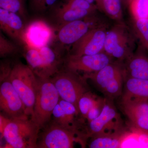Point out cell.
I'll return each instance as SVG.
<instances>
[{
	"label": "cell",
	"mask_w": 148,
	"mask_h": 148,
	"mask_svg": "<svg viewBox=\"0 0 148 148\" xmlns=\"http://www.w3.org/2000/svg\"><path fill=\"white\" fill-rule=\"evenodd\" d=\"M86 80H91L102 93L109 99L121 96L123 91L126 72L122 61H113L95 73L84 74Z\"/></svg>",
	"instance_id": "cell-1"
},
{
	"label": "cell",
	"mask_w": 148,
	"mask_h": 148,
	"mask_svg": "<svg viewBox=\"0 0 148 148\" xmlns=\"http://www.w3.org/2000/svg\"><path fill=\"white\" fill-rule=\"evenodd\" d=\"M9 79L24 103L26 114L32 116L36 101L38 77L29 66L18 63L12 68Z\"/></svg>",
	"instance_id": "cell-2"
},
{
	"label": "cell",
	"mask_w": 148,
	"mask_h": 148,
	"mask_svg": "<svg viewBox=\"0 0 148 148\" xmlns=\"http://www.w3.org/2000/svg\"><path fill=\"white\" fill-rule=\"evenodd\" d=\"M38 79L36 101L31 119L40 129L50 121L53 109L60 98L50 78L38 77Z\"/></svg>",
	"instance_id": "cell-3"
},
{
	"label": "cell",
	"mask_w": 148,
	"mask_h": 148,
	"mask_svg": "<svg viewBox=\"0 0 148 148\" xmlns=\"http://www.w3.org/2000/svg\"><path fill=\"white\" fill-rule=\"evenodd\" d=\"M136 39L125 23H116L106 34L104 52L113 58L124 61L134 53Z\"/></svg>",
	"instance_id": "cell-4"
},
{
	"label": "cell",
	"mask_w": 148,
	"mask_h": 148,
	"mask_svg": "<svg viewBox=\"0 0 148 148\" xmlns=\"http://www.w3.org/2000/svg\"><path fill=\"white\" fill-rule=\"evenodd\" d=\"M39 128L28 117L10 118L2 134L10 148H38Z\"/></svg>",
	"instance_id": "cell-5"
},
{
	"label": "cell",
	"mask_w": 148,
	"mask_h": 148,
	"mask_svg": "<svg viewBox=\"0 0 148 148\" xmlns=\"http://www.w3.org/2000/svg\"><path fill=\"white\" fill-rule=\"evenodd\" d=\"M79 130L61 126L54 121L47 125L38 136L37 146L39 148H72L75 143L83 146L86 139V135Z\"/></svg>",
	"instance_id": "cell-6"
},
{
	"label": "cell",
	"mask_w": 148,
	"mask_h": 148,
	"mask_svg": "<svg viewBox=\"0 0 148 148\" xmlns=\"http://www.w3.org/2000/svg\"><path fill=\"white\" fill-rule=\"evenodd\" d=\"M50 78L60 98L73 104L78 110V103L80 98L88 91L85 86L86 80L78 74L67 70L59 71Z\"/></svg>",
	"instance_id": "cell-7"
},
{
	"label": "cell",
	"mask_w": 148,
	"mask_h": 148,
	"mask_svg": "<svg viewBox=\"0 0 148 148\" xmlns=\"http://www.w3.org/2000/svg\"><path fill=\"white\" fill-rule=\"evenodd\" d=\"M88 123L87 139L95 135L120 132L125 127L111 99L108 98H105L103 110L99 116Z\"/></svg>",
	"instance_id": "cell-8"
},
{
	"label": "cell",
	"mask_w": 148,
	"mask_h": 148,
	"mask_svg": "<svg viewBox=\"0 0 148 148\" xmlns=\"http://www.w3.org/2000/svg\"><path fill=\"white\" fill-rule=\"evenodd\" d=\"M113 58L105 52L93 55L69 54L64 60V64L68 71L77 74L79 72L89 74L98 71L113 62Z\"/></svg>",
	"instance_id": "cell-9"
},
{
	"label": "cell",
	"mask_w": 148,
	"mask_h": 148,
	"mask_svg": "<svg viewBox=\"0 0 148 148\" xmlns=\"http://www.w3.org/2000/svg\"><path fill=\"white\" fill-rule=\"evenodd\" d=\"M107 32L106 24L90 29L71 45L69 54L75 56L93 55L104 52Z\"/></svg>",
	"instance_id": "cell-10"
},
{
	"label": "cell",
	"mask_w": 148,
	"mask_h": 148,
	"mask_svg": "<svg viewBox=\"0 0 148 148\" xmlns=\"http://www.w3.org/2000/svg\"><path fill=\"white\" fill-rule=\"evenodd\" d=\"M105 24L100 23L96 14L87 18L66 23L60 26L57 39L64 45H72L90 29Z\"/></svg>",
	"instance_id": "cell-11"
},
{
	"label": "cell",
	"mask_w": 148,
	"mask_h": 148,
	"mask_svg": "<svg viewBox=\"0 0 148 148\" xmlns=\"http://www.w3.org/2000/svg\"><path fill=\"white\" fill-rule=\"evenodd\" d=\"M0 108L12 119L28 116L24 103L11 83L9 76L1 79Z\"/></svg>",
	"instance_id": "cell-12"
},
{
	"label": "cell",
	"mask_w": 148,
	"mask_h": 148,
	"mask_svg": "<svg viewBox=\"0 0 148 148\" xmlns=\"http://www.w3.org/2000/svg\"><path fill=\"white\" fill-rule=\"evenodd\" d=\"M122 111L129 122L135 127L148 130V100L121 97Z\"/></svg>",
	"instance_id": "cell-13"
},
{
	"label": "cell",
	"mask_w": 148,
	"mask_h": 148,
	"mask_svg": "<svg viewBox=\"0 0 148 148\" xmlns=\"http://www.w3.org/2000/svg\"><path fill=\"white\" fill-rule=\"evenodd\" d=\"M21 16L17 14L0 8V27L13 39L23 43L25 27Z\"/></svg>",
	"instance_id": "cell-14"
},
{
	"label": "cell",
	"mask_w": 148,
	"mask_h": 148,
	"mask_svg": "<svg viewBox=\"0 0 148 148\" xmlns=\"http://www.w3.org/2000/svg\"><path fill=\"white\" fill-rule=\"evenodd\" d=\"M141 45L129 58L125 61L126 77L148 79V57Z\"/></svg>",
	"instance_id": "cell-15"
},
{
	"label": "cell",
	"mask_w": 148,
	"mask_h": 148,
	"mask_svg": "<svg viewBox=\"0 0 148 148\" xmlns=\"http://www.w3.org/2000/svg\"><path fill=\"white\" fill-rule=\"evenodd\" d=\"M45 23L36 21L25 28L23 43L31 47L40 48L48 45L51 40L52 32Z\"/></svg>",
	"instance_id": "cell-16"
},
{
	"label": "cell",
	"mask_w": 148,
	"mask_h": 148,
	"mask_svg": "<svg viewBox=\"0 0 148 148\" xmlns=\"http://www.w3.org/2000/svg\"><path fill=\"white\" fill-rule=\"evenodd\" d=\"M120 148H148V130L129 122L122 134Z\"/></svg>",
	"instance_id": "cell-17"
},
{
	"label": "cell",
	"mask_w": 148,
	"mask_h": 148,
	"mask_svg": "<svg viewBox=\"0 0 148 148\" xmlns=\"http://www.w3.org/2000/svg\"><path fill=\"white\" fill-rule=\"evenodd\" d=\"M121 97L148 100V79L126 77Z\"/></svg>",
	"instance_id": "cell-18"
},
{
	"label": "cell",
	"mask_w": 148,
	"mask_h": 148,
	"mask_svg": "<svg viewBox=\"0 0 148 148\" xmlns=\"http://www.w3.org/2000/svg\"><path fill=\"white\" fill-rule=\"evenodd\" d=\"M96 12L86 10L62 8L57 6L56 18L61 26L69 22L87 18L96 14Z\"/></svg>",
	"instance_id": "cell-19"
},
{
	"label": "cell",
	"mask_w": 148,
	"mask_h": 148,
	"mask_svg": "<svg viewBox=\"0 0 148 148\" xmlns=\"http://www.w3.org/2000/svg\"><path fill=\"white\" fill-rule=\"evenodd\" d=\"M103 134L92 136L88 143L90 148H119L122 132Z\"/></svg>",
	"instance_id": "cell-20"
},
{
	"label": "cell",
	"mask_w": 148,
	"mask_h": 148,
	"mask_svg": "<svg viewBox=\"0 0 148 148\" xmlns=\"http://www.w3.org/2000/svg\"><path fill=\"white\" fill-rule=\"evenodd\" d=\"M131 31L140 42V45L148 52V19H135L131 18Z\"/></svg>",
	"instance_id": "cell-21"
},
{
	"label": "cell",
	"mask_w": 148,
	"mask_h": 148,
	"mask_svg": "<svg viewBox=\"0 0 148 148\" xmlns=\"http://www.w3.org/2000/svg\"><path fill=\"white\" fill-rule=\"evenodd\" d=\"M121 0H102L101 11L116 23H124Z\"/></svg>",
	"instance_id": "cell-22"
},
{
	"label": "cell",
	"mask_w": 148,
	"mask_h": 148,
	"mask_svg": "<svg viewBox=\"0 0 148 148\" xmlns=\"http://www.w3.org/2000/svg\"><path fill=\"white\" fill-rule=\"evenodd\" d=\"M101 98L89 91L85 92L81 96L78 103V108L83 119H86L88 112Z\"/></svg>",
	"instance_id": "cell-23"
},
{
	"label": "cell",
	"mask_w": 148,
	"mask_h": 148,
	"mask_svg": "<svg viewBox=\"0 0 148 148\" xmlns=\"http://www.w3.org/2000/svg\"><path fill=\"white\" fill-rule=\"evenodd\" d=\"M27 0H0V8L18 14L23 19L26 18Z\"/></svg>",
	"instance_id": "cell-24"
},
{
	"label": "cell",
	"mask_w": 148,
	"mask_h": 148,
	"mask_svg": "<svg viewBox=\"0 0 148 148\" xmlns=\"http://www.w3.org/2000/svg\"><path fill=\"white\" fill-rule=\"evenodd\" d=\"M128 7L131 18L148 19V0H133Z\"/></svg>",
	"instance_id": "cell-25"
},
{
	"label": "cell",
	"mask_w": 148,
	"mask_h": 148,
	"mask_svg": "<svg viewBox=\"0 0 148 148\" xmlns=\"http://www.w3.org/2000/svg\"><path fill=\"white\" fill-rule=\"evenodd\" d=\"M58 6L64 8L86 10L91 11L99 10L96 5L90 3L86 0H63Z\"/></svg>",
	"instance_id": "cell-26"
},
{
	"label": "cell",
	"mask_w": 148,
	"mask_h": 148,
	"mask_svg": "<svg viewBox=\"0 0 148 148\" xmlns=\"http://www.w3.org/2000/svg\"><path fill=\"white\" fill-rule=\"evenodd\" d=\"M18 48L14 44L7 39L0 32V56L5 57L16 52Z\"/></svg>",
	"instance_id": "cell-27"
},
{
	"label": "cell",
	"mask_w": 148,
	"mask_h": 148,
	"mask_svg": "<svg viewBox=\"0 0 148 148\" xmlns=\"http://www.w3.org/2000/svg\"><path fill=\"white\" fill-rule=\"evenodd\" d=\"M52 115L54 118V122L61 126L68 127L74 130L69 126L67 120H66V116L64 114L63 109L61 108L59 103L57 104L55 108L53 109Z\"/></svg>",
	"instance_id": "cell-28"
},
{
	"label": "cell",
	"mask_w": 148,
	"mask_h": 148,
	"mask_svg": "<svg viewBox=\"0 0 148 148\" xmlns=\"http://www.w3.org/2000/svg\"><path fill=\"white\" fill-rule=\"evenodd\" d=\"M105 101V98H101L99 102L90 109L88 113L86 118V119L88 123L99 116L103 110Z\"/></svg>",
	"instance_id": "cell-29"
},
{
	"label": "cell",
	"mask_w": 148,
	"mask_h": 148,
	"mask_svg": "<svg viewBox=\"0 0 148 148\" xmlns=\"http://www.w3.org/2000/svg\"><path fill=\"white\" fill-rule=\"evenodd\" d=\"M31 7L38 11H42L46 10L45 6V0H30Z\"/></svg>",
	"instance_id": "cell-30"
},
{
	"label": "cell",
	"mask_w": 148,
	"mask_h": 148,
	"mask_svg": "<svg viewBox=\"0 0 148 148\" xmlns=\"http://www.w3.org/2000/svg\"><path fill=\"white\" fill-rule=\"evenodd\" d=\"M10 119H7L4 116L2 115L1 114V117H0V131H1V134H2L6 126L7 125L8 123L10 121Z\"/></svg>",
	"instance_id": "cell-31"
},
{
	"label": "cell",
	"mask_w": 148,
	"mask_h": 148,
	"mask_svg": "<svg viewBox=\"0 0 148 148\" xmlns=\"http://www.w3.org/2000/svg\"><path fill=\"white\" fill-rule=\"evenodd\" d=\"M57 0H45V6L46 9L51 7L54 5V4Z\"/></svg>",
	"instance_id": "cell-32"
},
{
	"label": "cell",
	"mask_w": 148,
	"mask_h": 148,
	"mask_svg": "<svg viewBox=\"0 0 148 148\" xmlns=\"http://www.w3.org/2000/svg\"><path fill=\"white\" fill-rule=\"evenodd\" d=\"M95 4L98 7V10L101 11V3H102V0H95Z\"/></svg>",
	"instance_id": "cell-33"
},
{
	"label": "cell",
	"mask_w": 148,
	"mask_h": 148,
	"mask_svg": "<svg viewBox=\"0 0 148 148\" xmlns=\"http://www.w3.org/2000/svg\"><path fill=\"white\" fill-rule=\"evenodd\" d=\"M121 1L123 5L128 7L129 4L133 0H121Z\"/></svg>",
	"instance_id": "cell-34"
},
{
	"label": "cell",
	"mask_w": 148,
	"mask_h": 148,
	"mask_svg": "<svg viewBox=\"0 0 148 148\" xmlns=\"http://www.w3.org/2000/svg\"><path fill=\"white\" fill-rule=\"evenodd\" d=\"M86 1H87L88 2L90 3L91 4H95L94 3H95V0H86Z\"/></svg>",
	"instance_id": "cell-35"
}]
</instances>
